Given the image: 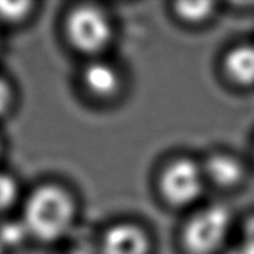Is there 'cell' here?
Wrapping results in <instances>:
<instances>
[{
  "label": "cell",
  "mask_w": 254,
  "mask_h": 254,
  "mask_svg": "<svg viewBox=\"0 0 254 254\" xmlns=\"http://www.w3.org/2000/svg\"><path fill=\"white\" fill-rule=\"evenodd\" d=\"M231 227V213L223 205L198 210L182 234L183 246L190 254H215L223 246Z\"/></svg>",
  "instance_id": "3957f363"
},
{
  "label": "cell",
  "mask_w": 254,
  "mask_h": 254,
  "mask_svg": "<svg viewBox=\"0 0 254 254\" xmlns=\"http://www.w3.org/2000/svg\"><path fill=\"white\" fill-rule=\"evenodd\" d=\"M204 170L190 159H177L163 170L160 175V191L168 204L188 206L194 204L205 188Z\"/></svg>",
  "instance_id": "277c9868"
},
{
  "label": "cell",
  "mask_w": 254,
  "mask_h": 254,
  "mask_svg": "<svg viewBox=\"0 0 254 254\" xmlns=\"http://www.w3.org/2000/svg\"><path fill=\"white\" fill-rule=\"evenodd\" d=\"M63 254H99L97 250H93V249L86 248V246H74V248H70L68 250H66Z\"/></svg>",
  "instance_id": "4fadbf2b"
},
{
  "label": "cell",
  "mask_w": 254,
  "mask_h": 254,
  "mask_svg": "<svg viewBox=\"0 0 254 254\" xmlns=\"http://www.w3.org/2000/svg\"><path fill=\"white\" fill-rule=\"evenodd\" d=\"M175 14L189 23H202L215 12L216 3L212 1H179L175 3Z\"/></svg>",
  "instance_id": "7c38bea8"
},
{
  "label": "cell",
  "mask_w": 254,
  "mask_h": 254,
  "mask_svg": "<svg viewBox=\"0 0 254 254\" xmlns=\"http://www.w3.org/2000/svg\"><path fill=\"white\" fill-rule=\"evenodd\" d=\"M7 253V246L3 243V241L0 239V254H6Z\"/></svg>",
  "instance_id": "2e32d148"
},
{
  "label": "cell",
  "mask_w": 254,
  "mask_h": 254,
  "mask_svg": "<svg viewBox=\"0 0 254 254\" xmlns=\"http://www.w3.org/2000/svg\"><path fill=\"white\" fill-rule=\"evenodd\" d=\"M19 105V90L10 75L0 71V123L10 119Z\"/></svg>",
  "instance_id": "8fae6325"
},
{
  "label": "cell",
  "mask_w": 254,
  "mask_h": 254,
  "mask_svg": "<svg viewBox=\"0 0 254 254\" xmlns=\"http://www.w3.org/2000/svg\"><path fill=\"white\" fill-rule=\"evenodd\" d=\"M7 153V141L6 137H4V134L1 133V130H0V167L3 164V160H4V157H6Z\"/></svg>",
  "instance_id": "5bb4252c"
},
{
  "label": "cell",
  "mask_w": 254,
  "mask_h": 254,
  "mask_svg": "<svg viewBox=\"0 0 254 254\" xmlns=\"http://www.w3.org/2000/svg\"><path fill=\"white\" fill-rule=\"evenodd\" d=\"M62 41L68 50L83 58L97 59L114 39L110 15L92 3L67 7L59 21Z\"/></svg>",
  "instance_id": "7a4b0ae2"
},
{
  "label": "cell",
  "mask_w": 254,
  "mask_h": 254,
  "mask_svg": "<svg viewBox=\"0 0 254 254\" xmlns=\"http://www.w3.org/2000/svg\"><path fill=\"white\" fill-rule=\"evenodd\" d=\"M97 252L99 254H149L150 241L141 227L121 223L103 234Z\"/></svg>",
  "instance_id": "8992f818"
},
{
  "label": "cell",
  "mask_w": 254,
  "mask_h": 254,
  "mask_svg": "<svg viewBox=\"0 0 254 254\" xmlns=\"http://www.w3.org/2000/svg\"><path fill=\"white\" fill-rule=\"evenodd\" d=\"M17 217L30 242L40 246L56 245L77 221V195L61 179L41 178L25 189Z\"/></svg>",
  "instance_id": "6da1fadb"
},
{
  "label": "cell",
  "mask_w": 254,
  "mask_h": 254,
  "mask_svg": "<svg viewBox=\"0 0 254 254\" xmlns=\"http://www.w3.org/2000/svg\"><path fill=\"white\" fill-rule=\"evenodd\" d=\"M43 3L19 0H0V28L7 30H23L37 21L41 14Z\"/></svg>",
  "instance_id": "ba28073f"
},
{
  "label": "cell",
  "mask_w": 254,
  "mask_h": 254,
  "mask_svg": "<svg viewBox=\"0 0 254 254\" xmlns=\"http://www.w3.org/2000/svg\"><path fill=\"white\" fill-rule=\"evenodd\" d=\"M246 232H248V239H246V241H248V245H250V246H253L254 248V220H252L249 223Z\"/></svg>",
  "instance_id": "9a60e30c"
},
{
  "label": "cell",
  "mask_w": 254,
  "mask_h": 254,
  "mask_svg": "<svg viewBox=\"0 0 254 254\" xmlns=\"http://www.w3.org/2000/svg\"><path fill=\"white\" fill-rule=\"evenodd\" d=\"M78 82L82 92L93 100L114 99L122 85L121 74L111 63L101 59H90L78 74Z\"/></svg>",
  "instance_id": "5b68a950"
},
{
  "label": "cell",
  "mask_w": 254,
  "mask_h": 254,
  "mask_svg": "<svg viewBox=\"0 0 254 254\" xmlns=\"http://www.w3.org/2000/svg\"><path fill=\"white\" fill-rule=\"evenodd\" d=\"M206 181L221 189H231L242 182L245 170L241 161L227 153H215L202 166Z\"/></svg>",
  "instance_id": "52a82bcc"
},
{
  "label": "cell",
  "mask_w": 254,
  "mask_h": 254,
  "mask_svg": "<svg viewBox=\"0 0 254 254\" xmlns=\"http://www.w3.org/2000/svg\"><path fill=\"white\" fill-rule=\"evenodd\" d=\"M25 189L14 172L0 167V220L17 212L22 202Z\"/></svg>",
  "instance_id": "30bf717a"
},
{
  "label": "cell",
  "mask_w": 254,
  "mask_h": 254,
  "mask_svg": "<svg viewBox=\"0 0 254 254\" xmlns=\"http://www.w3.org/2000/svg\"><path fill=\"white\" fill-rule=\"evenodd\" d=\"M224 70L232 82L239 86L254 85V47L238 45L224 58Z\"/></svg>",
  "instance_id": "9c48e42d"
}]
</instances>
